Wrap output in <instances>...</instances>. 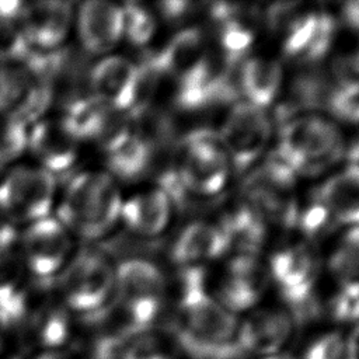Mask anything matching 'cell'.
I'll return each instance as SVG.
<instances>
[{
	"label": "cell",
	"instance_id": "33",
	"mask_svg": "<svg viewBox=\"0 0 359 359\" xmlns=\"http://www.w3.org/2000/svg\"><path fill=\"white\" fill-rule=\"evenodd\" d=\"M123 8V39L133 46H144L154 36L157 22L156 13L142 3H125Z\"/></svg>",
	"mask_w": 359,
	"mask_h": 359
},
{
	"label": "cell",
	"instance_id": "43",
	"mask_svg": "<svg viewBox=\"0 0 359 359\" xmlns=\"http://www.w3.org/2000/svg\"><path fill=\"white\" fill-rule=\"evenodd\" d=\"M36 359H72V358L65 353H60V352H46V353L38 356Z\"/></svg>",
	"mask_w": 359,
	"mask_h": 359
},
{
	"label": "cell",
	"instance_id": "10",
	"mask_svg": "<svg viewBox=\"0 0 359 359\" xmlns=\"http://www.w3.org/2000/svg\"><path fill=\"white\" fill-rule=\"evenodd\" d=\"M77 240L55 216H46L18 230V250L31 279L53 282L77 251Z\"/></svg>",
	"mask_w": 359,
	"mask_h": 359
},
{
	"label": "cell",
	"instance_id": "30",
	"mask_svg": "<svg viewBox=\"0 0 359 359\" xmlns=\"http://www.w3.org/2000/svg\"><path fill=\"white\" fill-rule=\"evenodd\" d=\"M219 226L237 255H257L266 236V223L244 199L223 213Z\"/></svg>",
	"mask_w": 359,
	"mask_h": 359
},
{
	"label": "cell",
	"instance_id": "25",
	"mask_svg": "<svg viewBox=\"0 0 359 359\" xmlns=\"http://www.w3.org/2000/svg\"><path fill=\"white\" fill-rule=\"evenodd\" d=\"M334 86L328 74L316 66L296 74L289 86L286 98L278 105L273 114L278 125L302 114L327 112Z\"/></svg>",
	"mask_w": 359,
	"mask_h": 359
},
{
	"label": "cell",
	"instance_id": "35",
	"mask_svg": "<svg viewBox=\"0 0 359 359\" xmlns=\"http://www.w3.org/2000/svg\"><path fill=\"white\" fill-rule=\"evenodd\" d=\"M328 268L339 289H359V250L341 244L330 257Z\"/></svg>",
	"mask_w": 359,
	"mask_h": 359
},
{
	"label": "cell",
	"instance_id": "22",
	"mask_svg": "<svg viewBox=\"0 0 359 359\" xmlns=\"http://www.w3.org/2000/svg\"><path fill=\"white\" fill-rule=\"evenodd\" d=\"M293 188L283 187L268 178L258 167L247 174L243 192L244 201L264 219L282 227H294L299 202L292 195Z\"/></svg>",
	"mask_w": 359,
	"mask_h": 359
},
{
	"label": "cell",
	"instance_id": "36",
	"mask_svg": "<svg viewBox=\"0 0 359 359\" xmlns=\"http://www.w3.org/2000/svg\"><path fill=\"white\" fill-rule=\"evenodd\" d=\"M330 79L338 90L359 95V49L337 56L331 65Z\"/></svg>",
	"mask_w": 359,
	"mask_h": 359
},
{
	"label": "cell",
	"instance_id": "44",
	"mask_svg": "<svg viewBox=\"0 0 359 359\" xmlns=\"http://www.w3.org/2000/svg\"><path fill=\"white\" fill-rule=\"evenodd\" d=\"M258 359H294V358H292V356H290V355H287V353H282V352H279V353L269 355V356H262V358H258Z\"/></svg>",
	"mask_w": 359,
	"mask_h": 359
},
{
	"label": "cell",
	"instance_id": "15",
	"mask_svg": "<svg viewBox=\"0 0 359 359\" xmlns=\"http://www.w3.org/2000/svg\"><path fill=\"white\" fill-rule=\"evenodd\" d=\"M74 4L66 0L25 1L18 25L32 55H52L73 36Z\"/></svg>",
	"mask_w": 359,
	"mask_h": 359
},
{
	"label": "cell",
	"instance_id": "4",
	"mask_svg": "<svg viewBox=\"0 0 359 359\" xmlns=\"http://www.w3.org/2000/svg\"><path fill=\"white\" fill-rule=\"evenodd\" d=\"M266 24L279 38L283 56L303 67L318 63L337 35V21L328 11L300 3L272 4L266 11Z\"/></svg>",
	"mask_w": 359,
	"mask_h": 359
},
{
	"label": "cell",
	"instance_id": "12",
	"mask_svg": "<svg viewBox=\"0 0 359 359\" xmlns=\"http://www.w3.org/2000/svg\"><path fill=\"white\" fill-rule=\"evenodd\" d=\"M84 146H94L104 153L121 144L133 130V119L90 94L66 104L60 112Z\"/></svg>",
	"mask_w": 359,
	"mask_h": 359
},
{
	"label": "cell",
	"instance_id": "26",
	"mask_svg": "<svg viewBox=\"0 0 359 359\" xmlns=\"http://www.w3.org/2000/svg\"><path fill=\"white\" fill-rule=\"evenodd\" d=\"M229 251V241L222 227L209 222H192L185 226L170 245V259L180 268L199 266Z\"/></svg>",
	"mask_w": 359,
	"mask_h": 359
},
{
	"label": "cell",
	"instance_id": "8",
	"mask_svg": "<svg viewBox=\"0 0 359 359\" xmlns=\"http://www.w3.org/2000/svg\"><path fill=\"white\" fill-rule=\"evenodd\" d=\"M57 194L56 177L31 161H20L0 174V217L20 229L50 216Z\"/></svg>",
	"mask_w": 359,
	"mask_h": 359
},
{
	"label": "cell",
	"instance_id": "39",
	"mask_svg": "<svg viewBox=\"0 0 359 359\" xmlns=\"http://www.w3.org/2000/svg\"><path fill=\"white\" fill-rule=\"evenodd\" d=\"M158 13L170 22H180L195 13V4L188 1H163L158 4Z\"/></svg>",
	"mask_w": 359,
	"mask_h": 359
},
{
	"label": "cell",
	"instance_id": "1",
	"mask_svg": "<svg viewBox=\"0 0 359 359\" xmlns=\"http://www.w3.org/2000/svg\"><path fill=\"white\" fill-rule=\"evenodd\" d=\"M177 280L170 330L178 346L192 359H241L240 323L208 292L203 268H180Z\"/></svg>",
	"mask_w": 359,
	"mask_h": 359
},
{
	"label": "cell",
	"instance_id": "27",
	"mask_svg": "<svg viewBox=\"0 0 359 359\" xmlns=\"http://www.w3.org/2000/svg\"><path fill=\"white\" fill-rule=\"evenodd\" d=\"M317 194L338 226H359V167L346 164L317 188Z\"/></svg>",
	"mask_w": 359,
	"mask_h": 359
},
{
	"label": "cell",
	"instance_id": "13",
	"mask_svg": "<svg viewBox=\"0 0 359 359\" xmlns=\"http://www.w3.org/2000/svg\"><path fill=\"white\" fill-rule=\"evenodd\" d=\"M272 121L265 109L245 101L236 102L219 132L231 170L248 171L265 153L272 135Z\"/></svg>",
	"mask_w": 359,
	"mask_h": 359
},
{
	"label": "cell",
	"instance_id": "19",
	"mask_svg": "<svg viewBox=\"0 0 359 359\" xmlns=\"http://www.w3.org/2000/svg\"><path fill=\"white\" fill-rule=\"evenodd\" d=\"M229 59L219 50L208 49L202 60L175 81L174 105L187 112H196L223 105L222 93Z\"/></svg>",
	"mask_w": 359,
	"mask_h": 359
},
{
	"label": "cell",
	"instance_id": "45",
	"mask_svg": "<svg viewBox=\"0 0 359 359\" xmlns=\"http://www.w3.org/2000/svg\"><path fill=\"white\" fill-rule=\"evenodd\" d=\"M4 332H7V330H6L4 324H3L1 320H0V351H1V348H3V335H4Z\"/></svg>",
	"mask_w": 359,
	"mask_h": 359
},
{
	"label": "cell",
	"instance_id": "14",
	"mask_svg": "<svg viewBox=\"0 0 359 359\" xmlns=\"http://www.w3.org/2000/svg\"><path fill=\"white\" fill-rule=\"evenodd\" d=\"M84 144L65 116L48 114L27 128V154L31 163L53 177L73 170Z\"/></svg>",
	"mask_w": 359,
	"mask_h": 359
},
{
	"label": "cell",
	"instance_id": "37",
	"mask_svg": "<svg viewBox=\"0 0 359 359\" xmlns=\"http://www.w3.org/2000/svg\"><path fill=\"white\" fill-rule=\"evenodd\" d=\"M299 359H345V338L335 331L320 334L304 346Z\"/></svg>",
	"mask_w": 359,
	"mask_h": 359
},
{
	"label": "cell",
	"instance_id": "2",
	"mask_svg": "<svg viewBox=\"0 0 359 359\" xmlns=\"http://www.w3.org/2000/svg\"><path fill=\"white\" fill-rule=\"evenodd\" d=\"M122 192L119 182L104 168H83L59 189L53 215L77 241L107 238L119 224Z\"/></svg>",
	"mask_w": 359,
	"mask_h": 359
},
{
	"label": "cell",
	"instance_id": "16",
	"mask_svg": "<svg viewBox=\"0 0 359 359\" xmlns=\"http://www.w3.org/2000/svg\"><path fill=\"white\" fill-rule=\"evenodd\" d=\"M73 36L87 56L98 59L114 53L123 41L122 4L108 0L74 4Z\"/></svg>",
	"mask_w": 359,
	"mask_h": 359
},
{
	"label": "cell",
	"instance_id": "17",
	"mask_svg": "<svg viewBox=\"0 0 359 359\" xmlns=\"http://www.w3.org/2000/svg\"><path fill=\"white\" fill-rule=\"evenodd\" d=\"M87 91L94 98L130 115L139 91V66L130 57L109 53L87 70Z\"/></svg>",
	"mask_w": 359,
	"mask_h": 359
},
{
	"label": "cell",
	"instance_id": "40",
	"mask_svg": "<svg viewBox=\"0 0 359 359\" xmlns=\"http://www.w3.org/2000/svg\"><path fill=\"white\" fill-rule=\"evenodd\" d=\"M344 22L356 34H359V1H349L342 7Z\"/></svg>",
	"mask_w": 359,
	"mask_h": 359
},
{
	"label": "cell",
	"instance_id": "21",
	"mask_svg": "<svg viewBox=\"0 0 359 359\" xmlns=\"http://www.w3.org/2000/svg\"><path fill=\"white\" fill-rule=\"evenodd\" d=\"M293 318L285 310L259 309L238 324V341L244 352L258 358L279 353L293 331Z\"/></svg>",
	"mask_w": 359,
	"mask_h": 359
},
{
	"label": "cell",
	"instance_id": "42",
	"mask_svg": "<svg viewBox=\"0 0 359 359\" xmlns=\"http://www.w3.org/2000/svg\"><path fill=\"white\" fill-rule=\"evenodd\" d=\"M139 359H177V358L172 353H170L168 351H165L164 346L161 345L160 348L154 349L153 352H150V353H147V355H144Z\"/></svg>",
	"mask_w": 359,
	"mask_h": 359
},
{
	"label": "cell",
	"instance_id": "20",
	"mask_svg": "<svg viewBox=\"0 0 359 359\" xmlns=\"http://www.w3.org/2000/svg\"><path fill=\"white\" fill-rule=\"evenodd\" d=\"M269 282L268 268L257 255H234L219 283L216 299L233 314L254 307Z\"/></svg>",
	"mask_w": 359,
	"mask_h": 359
},
{
	"label": "cell",
	"instance_id": "29",
	"mask_svg": "<svg viewBox=\"0 0 359 359\" xmlns=\"http://www.w3.org/2000/svg\"><path fill=\"white\" fill-rule=\"evenodd\" d=\"M208 49L203 32L189 27L177 32L160 50L154 52V56L164 77L175 83L202 60Z\"/></svg>",
	"mask_w": 359,
	"mask_h": 359
},
{
	"label": "cell",
	"instance_id": "32",
	"mask_svg": "<svg viewBox=\"0 0 359 359\" xmlns=\"http://www.w3.org/2000/svg\"><path fill=\"white\" fill-rule=\"evenodd\" d=\"M337 226V222L321 201L317 189L313 191L310 199L304 205H299L294 227H297L307 238H321L331 233Z\"/></svg>",
	"mask_w": 359,
	"mask_h": 359
},
{
	"label": "cell",
	"instance_id": "5",
	"mask_svg": "<svg viewBox=\"0 0 359 359\" xmlns=\"http://www.w3.org/2000/svg\"><path fill=\"white\" fill-rule=\"evenodd\" d=\"M278 151L297 175H318L344 158L339 128L320 114L296 115L279 125Z\"/></svg>",
	"mask_w": 359,
	"mask_h": 359
},
{
	"label": "cell",
	"instance_id": "38",
	"mask_svg": "<svg viewBox=\"0 0 359 359\" xmlns=\"http://www.w3.org/2000/svg\"><path fill=\"white\" fill-rule=\"evenodd\" d=\"M328 314L339 323H359V289H339L327 303Z\"/></svg>",
	"mask_w": 359,
	"mask_h": 359
},
{
	"label": "cell",
	"instance_id": "3",
	"mask_svg": "<svg viewBox=\"0 0 359 359\" xmlns=\"http://www.w3.org/2000/svg\"><path fill=\"white\" fill-rule=\"evenodd\" d=\"M167 282L163 271L146 258L115 262L111 307L130 337L153 330L163 313Z\"/></svg>",
	"mask_w": 359,
	"mask_h": 359
},
{
	"label": "cell",
	"instance_id": "41",
	"mask_svg": "<svg viewBox=\"0 0 359 359\" xmlns=\"http://www.w3.org/2000/svg\"><path fill=\"white\" fill-rule=\"evenodd\" d=\"M345 359H359V323L353 324L345 338Z\"/></svg>",
	"mask_w": 359,
	"mask_h": 359
},
{
	"label": "cell",
	"instance_id": "34",
	"mask_svg": "<svg viewBox=\"0 0 359 359\" xmlns=\"http://www.w3.org/2000/svg\"><path fill=\"white\" fill-rule=\"evenodd\" d=\"M27 154V126L0 116V174Z\"/></svg>",
	"mask_w": 359,
	"mask_h": 359
},
{
	"label": "cell",
	"instance_id": "7",
	"mask_svg": "<svg viewBox=\"0 0 359 359\" xmlns=\"http://www.w3.org/2000/svg\"><path fill=\"white\" fill-rule=\"evenodd\" d=\"M174 149L172 167L188 192L208 202L224 189L231 165L219 132L196 128L178 139Z\"/></svg>",
	"mask_w": 359,
	"mask_h": 359
},
{
	"label": "cell",
	"instance_id": "11",
	"mask_svg": "<svg viewBox=\"0 0 359 359\" xmlns=\"http://www.w3.org/2000/svg\"><path fill=\"white\" fill-rule=\"evenodd\" d=\"M53 101L49 81L28 62L0 63V116L28 128L50 114Z\"/></svg>",
	"mask_w": 359,
	"mask_h": 359
},
{
	"label": "cell",
	"instance_id": "31",
	"mask_svg": "<svg viewBox=\"0 0 359 359\" xmlns=\"http://www.w3.org/2000/svg\"><path fill=\"white\" fill-rule=\"evenodd\" d=\"M154 156L156 153L151 146L133 130V133L121 144L104 153V170L118 182L136 181L151 168Z\"/></svg>",
	"mask_w": 359,
	"mask_h": 359
},
{
	"label": "cell",
	"instance_id": "28",
	"mask_svg": "<svg viewBox=\"0 0 359 359\" xmlns=\"http://www.w3.org/2000/svg\"><path fill=\"white\" fill-rule=\"evenodd\" d=\"M282 79V67L275 59L247 56L240 69L241 101L268 108L279 97Z\"/></svg>",
	"mask_w": 359,
	"mask_h": 359
},
{
	"label": "cell",
	"instance_id": "18",
	"mask_svg": "<svg viewBox=\"0 0 359 359\" xmlns=\"http://www.w3.org/2000/svg\"><path fill=\"white\" fill-rule=\"evenodd\" d=\"M18 230L4 220L0 224V320L7 331L20 321L31 280L18 250Z\"/></svg>",
	"mask_w": 359,
	"mask_h": 359
},
{
	"label": "cell",
	"instance_id": "46",
	"mask_svg": "<svg viewBox=\"0 0 359 359\" xmlns=\"http://www.w3.org/2000/svg\"><path fill=\"white\" fill-rule=\"evenodd\" d=\"M358 125H359V123H358Z\"/></svg>",
	"mask_w": 359,
	"mask_h": 359
},
{
	"label": "cell",
	"instance_id": "9",
	"mask_svg": "<svg viewBox=\"0 0 359 359\" xmlns=\"http://www.w3.org/2000/svg\"><path fill=\"white\" fill-rule=\"evenodd\" d=\"M266 268L293 321H307L321 313L316 293L320 259L311 245H285L272 254Z\"/></svg>",
	"mask_w": 359,
	"mask_h": 359
},
{
	"label": "cell",
	"instance_id": "23",
	"mask_svg": "<svg viewBox=\"0 0 359 359\" xmlns=\"http://www.w3.org/2000/svg\"><path fill=\"white\" fill-rule=\"evenodd\" d=\"M210 20L216 28L219 52L227 59H244L257 36L258 11L244 4L215 3Z\"/></svg>",
	"mask_w": 359,
	"mask_h": 359
},
{
	"label": "cell",
	"instance_id": "6",
	"mask_svg": "<svg viewBox=\"0 0 359 359\" xmlns=\"http://www.w3.org/2000/svg\"><path fill=\"white\" fill-rule=\"evenodd\" d=\"M53 285L69 311L81 317L94 314L112 300L115 262L102 250L77 248Z\"/></svg>",
	"mask_w": 359,
	"mask_h": 359
},
{
	"label": "cell",
	"instance_id": "24",
	"mask_svg": "<svg viewBox=\"0 0 359 359\" xmlns=\"http://www.w3.org/2000/svg\"><path fill=\"white\" fill-rule=\"evenodd\" d=\"M171 213L168 196L154 187L123 198L119 223L133 237L157 238L167 227Z\"/></svg>",
	"mask_w": 359,
	"mask_h": 359
}]
</instances>
